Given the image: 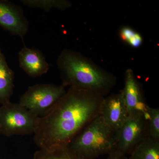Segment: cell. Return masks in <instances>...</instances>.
<instances>
[{
	"mask_svg": "<svg viewBox=\"0 0 159 159\" xmlns=\"http://www.w3.org/2000/svg\"><path fill=\"white\" fill-rule=\"evenodd\" d=\"M119 34L122 41L132 48H138L143 43V38L141 34L130 27H122L119 30Z\"/></svg>",
	"mask_w": 159,
	"mask_h": 159,
	"instance_id": "15",
	"label": "cell"
},
{
	"mask_svg": "<svg viewBox=\"0 0 159 159\" xmlns=\"http://www.w3.org/2000/svg\"><path fill=\"white\" fill-rule=\"evenodd\" d=\"M14 73L6 61L5 55L0 48V104L10 101L13 93Z\"/></svg>",
	"mask_w": 159,
	"mask_h": 159,
	"instance_id": "11",
	"label": "cell"
},
{
	"mask_svg": "<svg viewBox=\"0 0 159 159\" xmlns=\"http://www.w3.org/2000/svg\"><path fill=\"white\" fill-rule=\"evenodd\" d=\"M148 113H138L129 116L116 132V150L130 155L141 142L148 137Z\"/></svg>",
	"mask_w": 159,
	"mask_h": 159,
	"instance_id": "6",
	"label": "cell"
},
{
	"mask_svg": "<svg viewBox=\"0 0 159 159\" xmlns=\"http://www.w3.org/2000/svg\"><path fill=\"white\" fill-rule=\"evenodd\" d=\"M129 159H159V140L147 137L135 148Z\"/></svg>",
	"mask_w": 159,
	"mask_h": 159,
	"instance_id": "12",
	"label": "cell"
},
{
	"mask_svg": "<svg viewBox=\"0 0 159 159\" xmlns=\"http://www.w3.org/2000/svg\"><path fill=\"white\" fill-rule=\"evenodd\" d=\"M18 54L20 67L30 77H40L48 71L49 63L39 50L25 46Z\"/></svg>",
	"mask_w": 159,
	"mask_h": 159,
	"instance_id": "10",
	"label": "cell"
},
{
	"mask_svg": "<svg viewBox=\"0 0 159 159\" xmlns=\"http://www.w3.org/2000/svg\"><path fill=\"white\" fill-rule=\"evenodd\" d=\"M104 97L74 87L39 118L34 142L39 149L66 146L88 124L100 115Z\"/></svg>",
	"mask_w": 159,
	"mask_h": 159,
	"instance_id": "1",
	"label": "cell"
},
{
	"mask_svg": "<svg viewBox=\"0 0 159 159\" xmlns=\"http://www.w3.org/2000/svg\"><path fill=\"white\" fill-rule=\"evenodd\" d=\"M148 113V137L159 140V109L149 107Z\"/></svg>",
	"mask_w": 159,
	"mask_h": 159,
	"instance_id": "16",
	"label": "cell"
},
{
	"mask_svg": "<svg viewBox=\"0 0 159 159\" xmlns=\"http://www.w3.org/2000/svg\"><path fill=\"white\" fill-rule=\"evenodd\" d=\"M116 132L107 126L99 115L82 129L67 145L80 159H95L116 150Z\"/></svg>",
	"mask_w": 159,
	"mask_h": 159,
	"instance_id": "3",
	"label": "cell"
},
{
	"mask_svg": "<svg viewBox=\"0 0 159 159\" xmlns=\"http://www.w3.org/2000/svg\"><path fill=\"white\" fill-rule=\"evenodd\" d=\"M33 159H80L70 150L67 145L59 146L35 152Z\"/></svg>",
	"mask_w": 159,
	"mask_h": 159,
	"instance_id": "13",
	"label": "cell"
},
{
	"mask_svg": "<svg viewBox=\"0 0 159 159\" xmlns=\"http://www.w3.org/2000/svg\"><path fill=\"white\" fill-rule=\"evenodd\" d=\"M0 27L23 40L29 31V23L20 6L0 1Z\"/></svg>",
	"mask_w": 159,
	"mask_h": 159,
	"instance_id": "7",
	"label": "cell"
},
{
	"mask_svg": "<svg viewBox=\"0 0 159 159\" xmlns=\"http://www.w3.org/2000/svg\"><path fill=\"white\" fill-rule=\"evenodd\" d=\"M66 87L52 84L29 86L21 96L19 103L38 117L45 115L66 93Z\"/></svg>",
	"mask_w": 159,
	"mask_h": 159,
	"instance_id": "5",
	"label": "cell"
},
{
	"mask_svg": "<svg viewBox=\"0 0 159 159\" xmlns=\"http://www.w3.org/2000/svg\"><path fill=\"white\" fill-rule=\"evenodd\" d=\"M64 86L89 91L105 97L116 85V77L78 51L65 49L57 59Z\"/></svg>",
	"mask_w": 159,
	"mask_h": 159,
	"instance_id": "2",
	"label": "cell"
},
{
	"mask_svg": "<svg viewBox=\"0 0 159 159\" xmlns=\"http://www.w3.org/2000/svg\"><path fill=\"white\" fill-rule=\"evenodd\" d=\"M100 116L106 125L112 130L117 132L122 127L129 116L121 91L104 97Z\"/></svg>",
	"mask_w": 159,
	"mask_h": 159,
	"instance_id": "8",
	"label": "cell"
},
{
	"mask_svg": "<svg viewBox=\"0 0 159 159\" xmlns=\"http://www.w3.org/2000/svg\"><path fill=\"white\" fill-rule=\"evenodd\" d=\"M39 118L19 103L2 104L0 107V134L6 137L34 134Z\"/></svg>",
	"mask_w": 159,
	"mask_h": 159,
	"instance_id": "4",
	"label": "cell"
},
{
	"mask_svg": "<svg viewBox=\"0 0 159 159\" xmlns=\"http://www.w3.org/2000/svg\"><path fill=\"white\" fill-rule=\"evenodd\" d=\"M24 6L31 8H38L44 11H50L52 8L65 10L71 7L70 2L67 0H20Z\"/></svg>",
	"mask_w": 159,
	"mask_h": 159,
	"instance_id": "14",
	"label": "cell"
},
{
	"mask_svg": "<svg viewBox=\"0 0 159 159\" xmlns=\"http://www.w3.org/2000/svg\"><path fill=\"white\" fill-rule=\"evenodd\" d=\"M108 155L107 159H129L125 155L116 150L113 151Z\"/></svg>",
	"mask_w": 159,
	"mask_h": 159,
	"instance_id": "17",
	"label": "cell"
},
{
	"mask_svg": "<svg viewBox=\"0 0 159 159\" xmlns=\"http://www.w3.org/2000/svg\"><path fill=\"white\" fill-rule=\"evenodd\" d=\"M121 91L129 116L138 113H148L149 106L145 102L142 86L131 69L125 71L124 88Z\"/></svg>",
	"mask_w": 159,
	"mask_h": 159,
	"instance_id": "9",
	"label": "cell"
}]
</instances>
